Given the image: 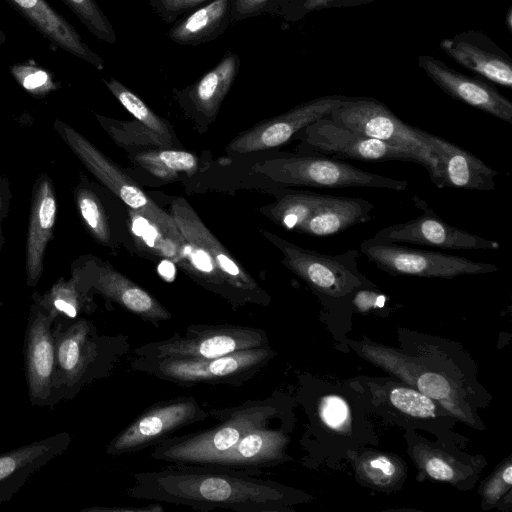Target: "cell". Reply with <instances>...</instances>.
I'll use <instances>...</instances> for the list:
<instances>
[{"label":"cell","mask_w":512,"mask_h":512,"mask_svg":"<svg viewBox=\"0 0 512 512\" xmlns=\"http://www.w3.org/2000/svg\"><path fill=\"white\" fill-rule=\"evenodd\" d=\"M329 117L358 134L412 151L422 160L432 183L442 188L439 161L421 129L401 121L384 103L372 97H349Z\"/></svg>","instance_id":"cell-7"},{"label":"cell","mask_w":512,"mask_h":512,"mask_svg":"<svg viewBox=\"0 0 512 512\" xmlns=\"http://www.w3.org/2000/svg\"><path fill=\"white\" fill-rule=\"evenodd\" d=\"M425 472L433 479L451 481L455 478L454 468L438 456H430L424 461Z\"/></svg>","instance_id":"cell-43"},{"label":"cell","mask_w":512,"mask_h":512,"mask_svg":"<svg viewBox=\"0 0 512 512\" xmlns=\"http://www.w3.org/2000/svg\"><path fill=\"white\" fill-rule=\"evenodd\" d=\"M348 98L345 95H326L304 102L243 131L225 150L235 157L280 147L309 124L329 115Z\"/></svg>","instance_id":"cell-14"},{"label":"cell","mask_w":512,"mask_h":512,"mask_svg":"<svg viewBox=\"0 0 512 512\" xmlns=\"http://www.w3.org/2000/svg\"><path fill=\"white\" fill-rule=\"evenodd\" d=\"M62 1L100 41L114 44L117 41L114 28L95 0H60Z\"/></svg>","instance_id":"cell-35"},{"label":"cell","mask_w":512,"mask_h":512,"mask_svg":"<svg viewBox=\"0 0 512 512\" xmlns=\"http://www.w3.org/2000/svg\"><path fill=\"white\" fill-rule=\"evenodd\" d=\"M419 67L447 95L504 122L512 123V103L488 82L468 76L430 56L418 58Z\"/></svg>","instance_id":"cell-18"},{"label":"cell","mask_w":512,"mask_h":512,"mask_svg":"<svg viewBox=\"0 0 512 512\" xmlns=\"http://www.w3.org/2000/svg\"><path fill=\"white\" fill-rule=\"evenodd\" d=\"M376 0H335L329 8L353 7L367 4Z\"/></svg>","instance_id":"cell-46"},{"label":"cell","mask_w":512,"mask_h":512,"mask_svg":"<svg viewBox=\"0 0 512 512\" xmlns=\"http://www.w3.org/2000/svg\"><path fill=\"white\" fill-rule=\"evenodd\" d=\"M128 496L182 505L198 511L277 512L290 496L276 482L251 471L201 465L171 464L162 470L132 474Z\"/></svg>","instance_id":"cell-1"},{"label":"cell","mask_w":512,"mask_h":512,"mask_svg":"<svg viewBox=\"0 0 512 512\" xmlns=\"http://www.w3.org/2000/svg\"><path fill=\"white\" fill-rule=\"evenodd\" d=\"M56 198L49 180H43L34 195L27 237L26 268L29 286L39 281L43 256L56 220Z\"/></svg>","instance_id":"cell-25"},{"label":"cell","mask_w":512,"mask_h":512,"mask_svg":"<svg viewBox=\"0 0 512 512\" xmlns=\"http://www.w3.org/2000/svg\"><path fill=\"white\" fill-rule=\"evenodd\" d=\"M35 302L56 317L77 318L81 314H92L96 308L90 292L82 288L78 274L71 280H58L49 291L35 299Z\"/></svg>","instance_id":"cell-30"},{"label":"cell","mask_w":512,"mask_h":512,"mask_svg":"<svg viewBox=\"0 0 512 512\" xmlns=\"http://www.w3.org/2000/svg\"><path fill=\"white\" fill-rule=\"evenodd\" d=\"M269 344L267 333L256 327L232 324H195L169 338L143 344L134 357L162 359H209Z\"/></svg>","instance_id":"cell-8"},{"label":"cell","mask_w":512,"mask_h":512,"mask_svg":"<svg viewBox=\"0 0 512 512\" xmlns=\"http://www.w3.org/2000/svg\"><path fill=\"white\" fill-rule=\"evenodd\" d=\"M209 1L211 0H148V3L162 21L173 24Z\"/></svg>","instance_id":"cell-38"},{"label":"cell","mask_w":512,"mask_h":512,"mask_svg":"<svg viewBox=\"0 0 512 512\" xmlns=\"http://www.w3.org/2000/svg\"><path fill=\"white\" fill-rule=\"evenodd\" d=\"M15 80L28 93L42 97L57 89V83L46 69L31 63H18L10 67Z\"/></svg>","instance_id":"cell-37"},{"label":"cell","mask_w":512,"mask_h":512,"mask_svg":"<svg viewBox=\"0 0 512 512\" xmlns=\"http://www.w3.org/2000/svg\"><path fill=\"white\" fill-rule=\"evenodd\" d=\"M217 425L184 435L171 436L157 445L151 458L176 465H200L206 459L233 447L253 429L267 426L276 414L271 400H248L237 406L209 408Z\"/></svg>","instance_id":"cell-4"},{"label":"cell","mask_w":512,"mask_h":512,"mask_svg":"<svg viewBox=\"0 0 512 512\" xmlns=\"http://www.w3.org/2000/svg\"><path fill=\"white\" fill-rule=\"evenodd\" d=\"M261 233L281 252L284 266L320 295L346 298L367 278L358 269L360 252L355 249L325 254L298 246L267 230Z\"/></svg>","instance_id":"cell-10"},{"label":"cell","mask_w":512,"mask_h":512,"mask_svg":"<svg viewBox=\"0 0 512 512\" xmlns=\"http://www.w3.org/2000/svg\"><path fill=\"white\" fill-rule=\"evenodd\" d=\"M4 40H5V37H4L3 33L0 31V45L3 43Z\"/></svg>","instance_id":"cell-48"},{"label":"cell","mask_w":512,"mask_h":512,"mask_svg":"<svg viewBox=\"0 0 512 512\" xmlns=\"http://www.w3.org/2000/svg\"><path fill=\"white\" fill-rule=\"evenodd\" d=\"M170 216L186 242L184 270L205 289L234 309L246 304L267 305L269 295L207 228L183 197L170 204Z\"/></svg>","instance_id":"cell-2"},{"label":"cell","mask_w":512,"mask_h":512,"mask_svg":"<svg viewBox=\"0 0 512 512\" xmlns=\"http://www.w3.org/2000/svg\"><path fill=\"white\" fill-rule=\"evenodd\" d=\"M84 290H94L126 311L157 327L171 319L170 311L150 292L120 273L109 263L91 264L79 275Z\"/></svg>","instance_id":"cell-17"},{"label":"cell","mask_w":512,"mask_h":512,"mask_svg":"<svg viewBox=\"0 0 512 512\" xmlns=\"http://www.w3.org/2000/svg\"><path fill=\"white\" fill-rule=\"evenodd\" d=\"M208 410L195 397L178 396L161 400L145 409L106 446L113 457L154 447L177 431L208 418Z\"/></svg>","instance_id":"cell-11"},{"label":"cell","mask_w":512,"mask_h":512,"mask_svg":"<svg viewBox=\"0 0 512 512\" xmlns=\"http://www.w3.org/2000/svg\"><path fill=\"white\" fill-rule=\"evenodd\" d=\"M306 0H234L231 23L268 14L287 22H296L305 15L303 6Z\"/></svg>","instance_id":"cell-34"},{"label":"cell","mask_w":512,"mask_h":512,"mask_svg":"<svg viewBox=\"0 0 512 512\" xmlns=\"http://www.w3.org/2000/svg\"><path fill=\"white\" fill-rule=\"evenodd\" d=\"M275 356L270 345L209 359L134 357L130 369L180 386L238 387L254 378Z\"/></svg>","instance_id":"cell-6"},{"label":"cell","mask_w":512,"mask_h":512,"mask_svg":"<svg viewBox=\"0 0 512 512\" xmlns=\"http://www.w3.org/2000/svg\"><path fill=\"white\" fill-rule=\"evenodd\" d=\"M283 188L277 195L276 201L260 208V211L282 228L299 233L303 225L325 201L327 195Z\"/></svg>","instance_id":"cell-28"},{"label":"cell","mask_w":512,"mask_h":512,"mask_svg":"<svg viewBox=\"0 0 512 512\" xmlns=\"http://www.w3.org/2000/svg\"><path fill=\"white\" fill-rule=\"evenodd\" d=\"M362 471L375 484L385 485L397 475L398 467L391 458L376 455L363 462Z\"/></svg>","instance_id":"cell-39"},{"label":"cell","mask_w":512,"mask_h":512,"mask_svg":"<svg viewBox=\"0 0 512 512\" xmlns=\"http://www.w3.org/2000/svg\"><path fill=\"white\" fill-rule=\"evenodd\" d=\"M360 253L379 269L395 276L451 279L462 275L491 273L498 267L466 257L410 248L372 238L360 244Z\"/></svg>","instance_id":"cell-12"},{"label":"cell","mask_w":512,"mask_h":512,"mask_svg":"<svg viewBox=\"0 0 512 512\" xmlns=\"http://www.w3.org/2000/svg\"><path fill=\"white\" fill-rule=\"evenodd\" d=\"M253 172L282 187L377 188L403 191L405 180L361 170L347 162L319 154H282L254 163Z\"/></svg>","instance_id":"cell-5"},{"label":"cell","mask_w":512,"mask_h":512,"mask_svg":"<svg viewBox=\"0 0 512 512\" xmlns=\"http://www.w3.org/2000/svg\"><path fill=\"white\" fill-rule=\"evenodd\" d=\"M334 1L335 0H306L303 6L304 15L313 11L329 8Z\"/></svg>","instance_id":"cell-45"},{"label":"cell","mask_w":512,"mask_h":512,"mask_svg":"<svg viewBox=\"0 0 512 512\" xmlns=\"http://www.w3.org/2000/svg\"><path fill=\"white\" fill-rule=\"evenodd\" d=\"M412 201L423 213L409 221L379 230L372 239L398 244H417L450 250H499L498 241L469 233L441 219L418 195Z\"/></svg>","instance_id":"cell-16"},{"label":"cell","mask_w":512,"mask_h":512,"mask_svg":"<svg viewBox=\"0 0 512 512\" xmlns=\"http://www.w3.org/2000/svg\"><path fill=\"white\" fill-rule=\"evenodd\" d=\"M504 22H505V25H506L508 31L511 33L512 32V7H509V9L507 10Z\"/></svg>","instance_id":"cell-47"},{"label":"cell","mask_w":512,"mask_h":512,"mask_svg":"<svg viewBox=\"0 0 512 512\" xmlns=\"http://www.w3.org/2000/svg\"><path fill=\"white\" fill-rule=\"evenodd\" d=\"M389 401L402 413L415 418H430L436 412V405L432 399L412 388L395 387L391 389Z\"/></svg>","instance_id":"cell-36"},{"label":"cell","mask_w":512,"mask_h":512,"mask_svg":"<svg viewBox=\"0 0 512 512\" xmlns=\"http://www.w3.org/2000/svg\"><path fill=\"white\" fill-rule=\"evenodd\" d=\"M512 484V466L508 464L499 475L495 476L485 489V497L489 501H496L502 493Z\"/></svg>","instance_id":"cell-44"},{"label":"cell","mask_w":512,"mask_h":512,"mask_svg":"<svg viewBox=\"0 0 512 512\" xmlns=\"http://www.w3.org/2000/svg\"><path fill=\"white\" fill-rule=\"evenodd\" d=\"M239 68V56L231 51L226 52L218 64L195 83L182 90H174L178 103L198 123H212Z\"/></svg>","instance_id":"cell-20"},{"label":"cell","mask_w":512,"mask_h":512,"mask_svg":"<svg viewBox=\"0 0 512 512\" xmlns=\"http://www.w3.org/2000/svg\"><path fill=\"white\" fill-rule=\"evenodd\" d=\"M420 392L433 400L448 402L452 399V387L448 380L434 372H423L415 384Z\"/></svg>","instance_id":"cell-40"},{"label":"cell","mask_w":512,"mask_h":512,"mask_svg":"<svg viewBox=\"0 0 512 512\" xmlns=\"http://www.w3.org/2000/svg\"><path fill=\"white\" fill-rule=\"evenodd\" d=\"M53 336L56 404L74 399L85 387L109 377L130 351L127 336L100 334L84 317H56Z\"/></svg>","instance_id":"cell-3"},{"label":"cell","mask_w":512,"mask_h":512,"mask_svg":"<svg viewBox=\"0 0 512 512\" xmlns=\"http://www.w3.org/2000/svg\"><path fill=\"white\" fill-rule=\"evenodd\" d=\"M96 116L114 141L131 153L158 148H174L173 144L136 119L120 121L100 115Z\"/></svg>","instance_id":"cell-31"},{"label":"cell","mask_w":512,"mask_h":512,"mask_svg":"<svg viewBox=\"0 0 512 512\" xmlns=\"http://www.w3.org/2000/svg\"><path fill=\"white\" fill-rule=\"evenodd\" d=\"M319 413L322 421L331 429H342L349 417V410L346 402L338 396H327L323 398Z\"/></svg>","instance_id":"cell-41"},{"label":"cell","mask_w":512,"mask_h":512,"mask_svg":"<svg viewBox=\"0 0 512 512\" xmlns=\"http://www.w3.org/2000/svg\"><path fill=\"white\" fill-rule=\"evenodd\" d=\"M103 82L136 120L175 146L177 140L172 125L167 120L153 112L140 97L118 80L110 78L109 80L103 79Z\"/></svg>","instance_id":"cell-32"},{"label":"cell","mask_w":512,"mask_h":512,"mask_svg":"<svg viewBox=\"0 0 512 512\" xmlns=\"http://www.w3.org/2000/svg\"><path fill=\"white\" fill-rule=\"evenodd\" d=\"M56 316L34 302L24 339V365L31 405L54 408L56 351L53 323Z\"/></svg>","instance_id":"cell-15"},{"label":"cell","mask_w":512,"mask_h":512,"mask_svg":"<svg viewBox=\"0 0 512 512\" xmlns=\"http://www.w3.org/2000/svg\"><path fill=\"white\" fill-rule=\"evenodd\" d=\"M374 204L359 197L327 195L299 233L313 237H328L352 226L367 223L372 218Z\"/></svg>","instance_id":"cell-26"},{"label":"cell","mask_w":512,"mask_h":512,"mask_svg":"<svg viewBox=\"0 0 512 512\" xmlns=\"http://www.w3.org/2000/svg\"><path fill=\"white\" fill-rule=\"evenodd\" d=\"M56 126L84 166L127 208L144 217L181 248L186 246L170 214L161 209L124 170L70 126L59 121Z\"/></svg>","instance_id":"cell-9"},{"label":"cell","mask_w":512,"mask_h":512,"mask_svg":"<svg viewBox=\"0 0 512 512\" xmlns=\"http://www.w3.org/2000/svg\"><path fill=\"white\" fill-rule=\"evenodd\" d=\"M131 162L159 180L172 181L180 174L191 175L197 171L196 155L174 148H158L130 153Z\"/></svg>","instance_id":"cell-29"},{"label":"cell","mask_w":512,"mask_h":512,"mask_svg":"<svg viewBox=\"0 0 512 512\" xmlns=\"http://www.w3.org/2000/svg\"><path fill=\"white\" fill-rule=\"evenodd\" d=\"M71 439L68 432H59L0 454V505L12 499L33 474L65 452Z\"/></svg>","instance_id":"cell-21"},{"label":"cell","mask_w":512,"mask_h":512,"mask_svg":"<svg viewBox=\"0 0 512 512\" xmlns=\"http://www.w3.org/2000/svg\"><path fill=\"white\" fill-rule=\"evenodd\" d=\"M436 155L441 169V187L490 191L495 189L498 172L459 146L421 130Z\"/></svg>","instance_id":"cell-22"},{"label":"cell","mask_w":512,"mask_h":512,"mask_svg":"<svg viewBox=\"0 0 512 512\" xmlns=\"http://www.w3.org/2000/svg\"><path fill=\"white\" fill-rule=\"evenodd\" d=\"M234 0H211L178 19L168 31L171 41L196 46L215 40L231 25Z\"/></svg>","instance_id":"cell-27"},{"label":"cell","mask_w":512,"mask_h":512,"mask_svg":"<svg viewBox=\"0 0 512 512\" xmlns=\"http://www.w3.org/2000/svg\"><path fill=\"white\" fill-rule=\"evenodd\" d=\"M287 438L284 433L267 426L251 430L233 447L203 461L201 466L255 472L286 459Z\"/></svg>","instance_id":"cell-24"},{"label":"cell","mask_w":512,"mask_h":512,"mask_svg":"<svg viewBox=\"0 0 512 512\" xmlns=\"http://www.w3.org/2000/svg\"><path fill=\"white\" fill-rule=\"evenodd\" d=\"M352 301L358 311L366 312L374 308H383L386 304V295L380 293L368 278L356 288Z\"/></svg>","instance_id":"cell-42"},{"label":"cell","mask_w":512,"mask_h":512,"mask_svg":"<svg viewBox=\"0 0 512 512\" xmlns=\"http://www.w3.org/2000/svg\"><path fill=\"white\" fill-rule=\"evenodd\" d=\"M54 47L88 62L98 70L104 60L90 49L75 28L46 0H5Z\"/></svg>","instance_id":"cell-23"},{"label":"cell","mask_w":512,"mask_h":512,"mask_svg":"<svg viewBox=\"0 0 512 512\" xmlns=\"http://www.w3.org/2000/svg\"><path fill=\"white\" fill-rule=\"evenodd\" d=\"M75 196L79 214L92 236L102 245H116L113 226L100 197L89 188H79Z\"/></svg>","instance_id":"cell-33"},{"label":"cell","mask_w":512,"mask_h":512,"mask_svg":"<svg viewBox=\"0 0 512 512\" xmlns=\"http://www.w3.org/2000/svg\"><path fill=\"white\" fill-rule=\"evenodd\" d=\"M441 49L455 62L483 78L512 88V60L488 36L465 31L440 42Z\"/></svg>","instance_id":"cell-19"},{"label":"cell","mask_w":512,"mask_h":512,"mask_svg":"<svg viewBox=\"0 0 512 512\" xmlns=\"http://www.w3.org/2000/svg\"><path fill=\"white\" fill-rule=\"evenodd\" d=\"M295 137L300 140L298 153L319 154L339 160L404 161L423 167L422 160L412 151L346 129L329 115L309 124Z\"/></svg>","instance_id":"cell-13"}]
</instances>
